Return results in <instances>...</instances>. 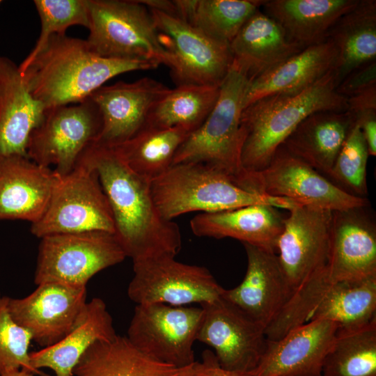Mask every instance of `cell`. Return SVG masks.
I'll return each instance as SVG.
<instances>
[{"label":"cell","instance_id":"24","mask_svg":"<svg viewBox=\"0 0 376 376\" xmlns=\"http://www.w3.org/2000/svg\"><path fill=\"white\" fill-rule=\"evenodd\" d=\"M278 208L257 204L235 209L201 212L190 221L193 233L198 237H225L240 240L276 253V244L284 219Z\"/></svg>","mask_w":376,"mask_h":376},{"label":"cell","instance_id":"44","mask_svg":"<svg viewBox=\"0 0 376 376\" xmlns=\"http://www.w3.org/2000/svg\"><path fill=\"white\" fill-rule=\"evenodd\" d=\"M1 3H2V1H0V4H1Z\"/></svg>","mask_w":376,"mask_h":376},{"label":"cell","instance_id":"39","mask_svg":"<svg viewBox=\"0 0 376 376\" xmlns=\"http://www.w3.org/2000/svg\"><path fill=\"white\" fill-rule=\"evenodd\" d=\"M373 85H376V61L351 72L337 86L336 91L347 97Z\"/></svg>","mask_w":376,"mask_h":376},{"label":"cell","instance_id":"25","mask_svg":"<svg viewBox=\"0 0 376 376\" xmlns=\"http://www.w3.org/2000/svg\"><path fill=\"white\" fill-rule=\"evenodd\" d=\"M338 52L329 38L308 46L269 70L250 79L243 109L253 102L277 93H293L311 86L336 69Z\"/></svg>","mask_w":376,"mask_h":376},{"label":"cell","instance_id":"12","mask_svg":"<svg viewBox=\"0 0 376 376\" xmlns=\"http://www.w3.org/2000/svg\"><path fill=\"white\" fill-rule=\"evenodd\" d=\"M133 270L127 295L136 305H202L219 299L224 290L206 267L178 262L174 256L134 262Z\"/></svg>","mask_w":376,"mask_h":376},{"label":"cell","instance_id":"23","mask_svg":"<svg viewBox=\"0 0 376 376\" xmlns=\"http://www.w3.org/2000/svg\"><path fill=\"white\" fill-rule=\"evenodd\" d=\"M116 335L105 302L95 297L86 303L73 327L61 340L30 352L31 366L40 376H46L40 370L42 368L52 370L54 376H74L75 366L93 343L111 340Z\"/></svg>","mask_w":376,"mask_h":376},{"label":"cell","instance_id":"27","mask_svg":"<svg viewBox=\"0 0 376 376\" xmlns=\"http://www.w3.org/2000/svg\"><path fill=\"white\" fill-rule=\"evenodd\" d=\"M233 62L250 79L269 70L301 48L272 17L257 10L230 42Z\"/></svg>","mask_w":376,"mask_h":376},{"label":"cell","instance_id":"4","mask_svg":"<svg viewBox=\"0 0 376 376\" xmlns=\"http://www.w3.org/2000/svg\"><path fill=\"white\" fill-rule=\"evenodd\" d=\"M250 78L234 62L223 80L212 110L178 150L173 165L202 162L226 175L239 187L259 193L257 173L246 171L241 161L240 116Z\"/></svg>","mask_w":376,"mask_h":376},{"label":"cell","instance_id":"14","mask_svg":"<svg viewBox=\"0 0 376 376\" xmlns=\"http://www.w3.org/2000/svg\"><path fill=\"white\" fill-rule=\"evenodd\" d=\"M257 175L261 194L285 198L300 205L334 212L369 204L367 198L346 192L282 146Z\"/></svg>","mask_w":376,"mask_h":376},{"label":"cell","instance_id":"36","mask_svg":"<svg viewBox=\"0 0 376 376\" xmlns=\"http://www.w3.org/2000/svg\"><path fill=\"white\" fill-rule=\"evenodd\" d=\"M40 21L37 42L19 65L22 72L54 35L65 34L68 28L83 26L88 28L89 16L87 0H34Z\"/></svg>","mask_w":376,"mask_h":376},{"label":"cell","instance_id":"41","mask_svg":"<svg viewBox=\"0 0 376 376\" xmlns=\"http://www.w3.org/2000/svg\"><path fill=\"white\" fill-rule=\"evenodd\" d=\"M190 376H249L247 374L227 370L222 368L214 353L205 350L202 354V360L195 361Z\"/></svg>","mask_w":376,"mask_h":376},{"label":"cell","instance_id":"38","mask_svg":"<svg viewBox=\"0 0 376 376\" xmlns=\"http://www.w3.org/2000/svg\"><path fill=\"white\" fill-rule=\"evenodd\" d=\"M8 301L0 292V375L19 368L36 374L30 364L31 335L13 320Z\"/></svg>","mask_w":376,"mask_h":376},{"label":"cell","instance_id":"35","mask_svg":"<svg viewBox=\"0 0 376 376\" xmlns=\"http://www.w3.org/2000/svg\"><path fill=\"white\" fill-rule=\"evenodd\" d=\"M322 376H376V322L356 330H338Z\"/></svg>","mask_w":376,"mask_h":376},{"label":"cell","instance_id":"26","mask_svg":"<svg viewBox=\"0 0 376 376\" xmlns=\"http://www.w3.org/2000/svg\"><path fill=\"white\" fill-rule=\"evenodd\" d=\"M354 126L347 111L315 112L301 121L281 146L291 155L328 176Z\"/></svg>","mask_w":376,"mask_h":376},{"label":"cell","instance_id":"1","mask_svg":"<svg viewBox=\"0 0 376 376\" xmlns=\"http://www.w3.org/2000/svg\"><path fill=\"white\" fill-rule=\"evenodd\" d=\"M81 161L96 172L109 202L119 244L132 262L180 251L178 226L164 219L154 202L150 181L132 171L113 147L93 143Z\"/></svg>","mask_w":376,"mask_h":376},{"label":"cell","instance_id":"28","mask_svg":"<svg viewBox=\"0 0 376 376\" xmlns=\"http://www.w3.org/2000/svg\"><path fill=\"white\" fill-rule=\"evenodd\" d=\"M194 364V363H193ZM176 367L154 359L126 336L93 343L75 366V376H190L192 366Z\"/></svg>","mask_w":376,"mask_h":376},{"label":"cell","instance_id":"7","mask_svg":"<svg viewBox=\"0 0 376 376\" xmlns=\"http://www.w3.org/2000/svg\"><path fill=\"white\" fill-rule=\"evenodd\" d=\"M106 231L115 233L112 212L98 176L79 160L75 168L57 178L47 207L31 226L37 237L47 235Z\"/></svg>","mask_w":376,"mask_h":376},{"label":"cell","instance_id":"30","mask_svg":"<svg viewBox=\"0 0 376 376\" xmlns=\"http://www.w3.org/2000/svg\"><path fill=\"white\" fill-rule=\"evenodd\" d=\"M338 52L337 86L351 72L376 61V1L358 0L329 31Z\"/></svg>","mask_w":376,"mask_h":376},{"label":"cell","instance_id":"8","mask_svg":"<svg viewBox=\"0 0 376 376\" xmlns=\"http://www.w3.org/2000/svg\"><path fill=\"white\" fill-rule=\"evenodd\" d=\"M40 239L36 285L57 282L86 287L94 275L127 257L116 235L106 231L54 234Z\"/></svg>","mask_w":376,"mask_h":376},{"label":"cell","instance_id":"6","mask_svg":"<svg viewBox=\"0 0 376 376\" xmlns=\"http://www.w3.org/2000/svg\"><path fill=\"white\" fill-rule=\"evenodd\" d=\"M91 49L102 57L167 65L149 9L139 1L87 0Z\"/></svg>","mask_w":376,"mask_h":376},{"label":"cell","instance_id":"29","mask_svg":"<svg viewBox=\"0 0 376 376\" xmlns=\"http://www.w3.org/2000/svg\"><path fill=\"white\" fill-rule=\"evenodd\" d=\"M358 0H267L263 13L274 19L288 38L304 49L326 40L338 19Z\"/></svg>","mask_w":376,"mask_h":376},{"label":"cell","instance_id":"20","mask_svg":"<svg viewBox=\"0 0 376 376\" xmlns=\"http://www.w3.org/2000/svg\"><path fill=\"white\" fill-rule=\"evenodd\" d=\"M247 269L242 281L221 297L265 330L289 300L291 292L276 253L243 244Z\"/></svg>","mask_w":376,"mask_h":376},{"label":"cell","instance_id":"5","mask_svg":"<svg viewBox=\"0 0 376 376\" xmlns=\"http://www.w3.org/2000/svg\"><path fill=\"white\" fill-rule=\"evenodd\" d=\"M150 189L159 212L171 221L196 211L215 212L257 204L289 211L299 205L285 198L249 191L202 162L172 165L150 181Z\"/></svg>","mask_w":376,"mask_h":376},{"label":"cell","instance_id":"40","mask_svg":"<svg viewBox=\"0 0 376 376\" xmlns=\"http://www.w3.org/2000/svg\"><path fill=\"white\" fill-rule=\"evenodd\" d=\"M347 98V112L354 125L364 118L376 114V85L371 86Z\"/></svg>","mask_w":376,"mask_h":376},{"label":"cell","instance_id":"18","mask_svg":"<svg viewBox=\"0 0 376 376\" xmlns=\"http://www.w3.org/2000/svg\"><path fill=\"white\" fill-rule=\"evenodd\" d=\"M169 90L150 77L99 88L89 97L102 122L95 143L113 147L134 136L146 126L152 108Z\"/></svg>","mask_w":376,"mask_h":376},{"label":"cell","instance_id":"9","mask_svg":"<svg viewBox=\"0 0 376 376\" xmlns=\"http://www.w3.org/2000/svg\"><path fill=\"white\" fill-rule=\"evenodd\" d=\"M102 127L100 113L90 97L77 104L47 109L32 131L26 155L59 175L72 171L85 150L96 143Z\"/></svg>","mask_w":376,"mask_h":376},{"label":"cell","instance_id":"19","mask_svg":"<svg viewBox=\"0 0 376 376\" xmlns=\"http://www.w3.org/2000/svg\"><path fill=\"white\" fill-rule=\"evenodd\" d=\"M338 331L324 320L304 322L278 340H267L249 376H322L325 357Z\"/></svg>","mask_w":376,"mask_h":376},{"label":"cell","instance_id":"22","mask_svg":"<svg viewBox=\"0 0 376 376\" xmlns=\"http://www.w3.org/2000/svg\"><path fill=\"white\" fill-rule=\"evenodd\" d=\"M45 111L31 95L19 65L0 55V158L27 156L29 136Z\"/></svg>","mask_w":376,"mask_h":376},{"label":"cell","instance_id":"17","mask_svg":"<svg viewBox=\"0 0 376 376\" xmlns=\"http://www.w3.org/2000/svg\"><path fill=\"white\" fill-rule=\"evenodd\" d=\"M37 285L25 297H9L8 308L13 320L30 333L32 340L46 347L72 329L87 302V290L57 282Z\"/></svg>","mask_w":376,"mask_h":376},{"label":"cell","instance_id":"31","mask_svg":"<svg viewBox=\"0 0 376 376\" xmlns=\"http://www.w3.org/2000/svg\"><path fill=\"white\" fill-rule=\"evenodd\" d=\"M324 320L340 331H352L376 322V275L331 285L322 295L306 322Z\"/></svg>","mask_w":376,"mask_h":376},{"label":"cell","instance_id":"15","mask_svg":"<svg viewBox=\"0 0 376 376\" xmlns=\"http://www.w3.org/2000/svg\"><path fill=\"white\" fill-rule=\"evenodd\" d=\"M201 307L203 318L197 340L214 350L222 368L251 373L266 347L265 329L221 297Z\"/></svg>","mask_w":376,"mask_h":376},{"label":"cell","instance_id":"16","mask_svg":"<svg viewBox=\"0 0 376 376\" xmlns=\"http://www.w3.org/2000/svg\"><path fill=\"white\" fill-rule=\"evenodd\" d=\"M367 207L332 212L328 260L320 274L325 290L376 275V226Z\"/></svg>","mask_w":376,"mask_h":376},{"label":"cell","instance_id":"34","mask_svg":"<svg viewBox=\"0 0 376 376\" xmlns=\"http://www.w3.org/2000/svg\"><path fill=\"white\" fill-rule=\"evenodd\" d=\"M219 88L220 86L189 84L169 88L152 108L146 126H182L193 132L214 107Z\"/></svg>","mask_w":376,"mask_h":376},{"label":"cell","instance_id":"11","mask_svg":"<svg viewBox=\"0 0 376 376\" xmlns=\"http://www.w3.org/2000/svg\"><path fill=\"white\" fill-rule=\"evenodd\" d=\"M203 318L201 307L136 305L128 340L150 357L176 367L195 363L194 344Z\"/></svg>","mask_w":376,"mask_h":376},{"label":"cell","instance_id":"3","mask_svg":"<svg viewBox=\"0 0 376 376\" xmlns=\"http://www.w3.org/2000/svg\"><path fill=\"white\" fill-rule=\"evenodd\" d=\"M336 87L334 69L301 91L269 95L246 106L240 124L244 168L253 173L266 168L277 149L312 113L346 111L347 98Z\"/></svg>","mask_w":376,"mask_h":376},{"label":"cell","instance_id":"2","mask_svg":"<svg viewBox=\"0 0 376 376\" xmlns=\"http://www.w3.org/2000/svg\"><path fill=\"white\" fill-rule=\"evenodd\" d=\"M157 67L147 61L102 57L86 40L65 33L52 36L21 72L31 95L47 109L83 102L118 75Z\"/></svg>","mask_w":376,"mask_h":376},{"label":"cell","instance_id":"21","mask_svg":"<svg viewBox=\"0 0 376 376\" xmlns=\"http://www.w3.org/2000/svg\"><path fill=\"white\" fill-rule=\"evenodd\" d=\"M57 173L27 156L0 158V220H24L32 224L44 214Z\"/></svg>","mask_w":376,"mask_h":376},{"label":"cell","instance_id":"13","mask_svg":"<svg viewBox=\"0 0 376 376\" xmlns=\"http://www.w3.org/2000/svg\"><path fill=\"white\" fill-rule=\"evenodd\" d=\"M331 217V211L303 205L285 217L276 256L291 296L326 267Z\"/></svg>","mask_w":376,"mask_h":376},{"label":"cell","instance_id":"37","mask_svg":"<svg viewBox=\"0 0 376 376\" xmlns=\"http://www.w3.org/2000/svg\"><path fill=\"white\" fill-rule=\"evenodd\" d=\"M369 156L361 129L354 125L328 175L330 181L352 195L366 198Z\"/></svg>","mask_w":376,"mask_h":376},{"label":"cell","instance_id":"43","mask_svg":"<svg viewBox=\"0 0 376 376\" xmlns=\"http://www.w3.org/2000/svg\"><path fill=\"white\" fill-rule=\"evenodd\" d=\"M0 376H33V374L26 370L19 368L6 371Z\"/></svg>","mask_w":376,"mask_h":376},{"label":"cell","instance_id":"10","mask_svg":"<svg viewBox=\"0 0 376 376\" xmlns=\"http://www.w3.org/2000/svg\"><path fill=\"white\" fill-rule=\"evenodd\" d=\"M176 86H220L233 62L230 44L178 17L150 10Z\"/></svg>","mask_w":376,"mask_h":376},{"label":"cell","instance_id":"33","mask_svg":"<svg viewBox=\"0 0 376 376\" xmlns=\"http://www.w3.org/2000/svg\"><path fill=\"white\" fill-rule=\"evenodd\" d=\"M263 1L174 0L178 18L210 37L229 44Z\"/></svg>","mask_w":376,"mask_h":376},{"label":"cell","instance_id":"42","mask_svg":"<svg viewBox=\"0 0 376 376\" xmlns=\"http://www.w3.org/2000/svg\"><path fill=\"white\" fill-rule=\"evenodd\" d=\"M139 1L150 10H157L178 17L174 0H141Z\"/></svg>","mask_w":376,"mask_h":376},{"label":"cell","instance_id":"32","mask_svg":"<svg viewBox=\"0 0 376 376\" xmlns=\"http://www.w3.org/2000/svg\"><path fill=\"white\" fill-rule=\"evenodd\" d=\"M191 132L182 126H146L113 148L132 171L151 181L173 165L178 150Z\"/></svg>","mask_w":376,"mask_h":376}]
</instances>
